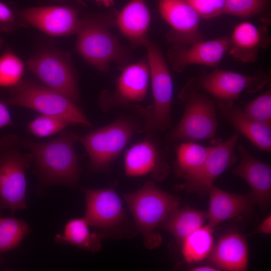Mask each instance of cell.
<instances>
[{
	"label": "cell",
	"mask_w": 271,
	"mask_h": 271,
	"mask_svg": "<svg viewBox=\"0 0 271 271\" xmlns=\"http://www.w3.org/2000/svg\"><path fill=\"white\" fill-rule=\"evenodd\" d=\"M78 137L72 131L64 130L57 137L46 142L23 140L33 156L34 173L43 186H78L81 168L74 147Z\"/></svg>",
	"instance_id": "6da1fadb"
},
{
	"label": "cell",
	"mask_w": 271,
	"mask_h": 271,
	"mask_svg": "<svg viewBox=\"0 0 271 271\" xmlns=\"http://www.w3.org/2000/svg\"><path fill=\"white\" fill-rule=\"evenodd\" d=\"M33 163L32 154L18 135L0 137V211L14 213L27 208L26 172Z\"/></svg>",
	"instance_id": "7a4b0ae2"
},
{
	"label": "cell",
	"mask_w": 271,
	"mask_h": 271,
	"mask_svg": "<svg viewBox=\"0 0 271 271\" xmlns=\"http://www.w3.org/2000/svg\"><path fill=\"white\" fill-rule=\"evenodd\" d=\"M124 198L143 235L145 246L148 249L159 246L162 237L156 229L180 205V198L163 191L151 181L136 191L124 194Z\"/></svg>",
	"instance_id": "3957f363"
},
{
	"label": "cell",
	"mask_w": 271,
	"mask_h": 271,
	"mask_svg": "<svg viewBox=\"0 0 271 271\" xmlns=\"http://www.w3.org/2000/svg\"><path fill=\"white\" fill-rule=\"evenodd\" d=\"M198 80H189L179 94L185 103L183 114L169 134L171 141H195L212 138L217 120L215 100L199 91Z\"/></svg>",
	"instance_id": "277c9868"
},
{
	"label": "cell",
	"mask_w": 271,
	"mask_h": 271,
	"mask_svg": "<svg viewBox=\"0 0 271 271\" xmlns=\"http://www.w3.org/2000/svg\"><path fill=\"white\" fill-rule=\"evenodd\" d=\"M7 106H18L40 113L58 116L72 121L74 125L91 127L83 111L63 94L30 80H22L10 88Z\"/></svg>",
	"instance_id": "5b68a950"
},
{
	"label": "cell",
	"mask_w": 271,
	"mask_h": 271,
	"mask_svg": "<svg viewBox=\"0 0 271 271\" xmlns=\"http://www.w3.org/2000/svg\"><path fill=\"white\" fill-rule=\"evenodd\" d=\"M147 51L153 104L144 112L143 131L163 130L171 123V108L173 86L170 72L160 49L149 40L145 46Z\"/></svg>",
	"instance_id": "8992f818"
},
{
	"label": "cell",
	"mask_w": 271,
	"mask_h": 271,
	"mask_svg": "<svg viewBox=\"0 0 271 271\" xmlns=\"http://www.w3.org/2000/svg\"><path fill=\"white\" fill-rule=\"evenodd\" d=\"M77 34V52L96 69L107 73L111 62L120 66L125 64L127 59L126 52L103 22L91 19L82 20Z\"/></svg>",
	"instance_id": "52a82bcc"
},
{
	"label": "cell",
	"mask_w": 271,
	"mask_h": 271,
	"mask_svg": "<svg viewBox=\"0 0 271 271\" xmlns=\"http://www.w3.org/2000/svg\"><path fill=\"white\" fill-rule=\"evenodd\" d=\"M136 128L131 121L120 118L84 136H79L78 142L88 155L91 169L95 171H107L129 142Z\"/></svg>",
	"instance_id": "ba28073f"
},
{
	"label": "cell",
	"mask_w": 271,
	"mask_h": 271,
	"mask_svg": "<svg viewBox=\"0 0 271 271\" xmlns=\"http://www.w3.org/2000/svg\"><path fill=\"white\" fill-rule=\"evenodd\" d=\"M27 66L45 86L63 94L76 103L79 102L75 73L61 54L53 51L41 52L30 58Z\"/></svg>",
	"instance_id": "9c48e42d"
},
{
	"label": "cell",
	"mask_w": 271,
	"mask_h": 271,
	"mask_svg": "<svg viewBox=\"0 0 271 271\" xmlns=\"http://www.w3.org/2000/svg\"><path fill=\"white\" fill-rule=\"evenodd\" d=\"M238 137L235 133L225 141H213L202 168L196 175L184 180L181 188L200 195L207 193L215 180L236 162L235 149Z\"/></svg>",
	"instance_id": "30bf717a"
},
{
	"label": "cell",
	"mask_w": 271,
	"mask_h": 271,
	"mask_svg": "<svg viewBox=\"0 0 271 271\" xmlns=\"http://www.w3.org/2000/svg\"><path fill=\"white\" fill-rule=\"evenodd\" d=\"M268 80V76L263 71L253 75H246L216 69L198 82L200 87L218 100L233 101L243 92L258 91L266 84Z\"/></svg>",
	"instance_id": "8fae6325"
},
{
	"label": "cell",
	"mask_w": 271,
	"mask_h": 271,
	"mask_svg": "<svg viewBox=\"0 0 271 271\" xmlns=\"http://www.w3.org/2000/svg\"><path fill=\"white\" fill-rule=\"evenodd\" d=\"M229 46L230 38L226 36L189 44H176L169 51L168 58L173 69L179 72L191 65L214 67L220 62Z\"/></svg>",
	"instance_id": "7c38bea8"
},
{
	"label": "cell",
	"mask_w": 271,
	"mask_h": 271,
	"mask_svg": "<svg viewBox=\"0 0 271 271\" xmlns=\"http://www.w3.org/2000/svg\"><path fill=\"white\" fill-rule=\"evenodd\" d=\"M20 17L27 24L52 36L77 34L82 22L76 10L67 6L29 8L22 11Z\"/></svg>",
	"instance_id": "4fadbf2b"
},
{
	"label": "cell",
	"mask_w": 271,
	"mask_h": 271,
	"mask_svg": "<svg viewBox=\"0 0 271 271\" xmlns=\"http://www.w3.org/2000/svg\"><path fill=\"white\" fill-rule=\"evenodd\" d=\"M149 79V68L146 60L127 66L118 79L114 93L110 97L101 99L102 107L108 109L143 101L147 95Z\"/></svg>",
	"instance_id": "5bb4252c"
},
{
	"label": "cell",
	"mask_w": 271,
	"mask_h": 271,
	"mask_svg": "<svg viewBox=\"0 0 271 271\" xmlns=\"http://www.w3.org/2000/svg\"><path fill=\"white\" fill-rule=\"evenodd\" d=\"M124 169L128 177L149 175L156 181L164 180L169 173V167L160 148L150 140L140 141L126 151Z\"/></svg>",
	"instance_id": "9a60e30c"
},
{
	"label": "cell",
	"mask_w": 271,
	"mask_h": 271,
	"mask_svg": "<svg viewBox=\"0 0 271 271\" xmlns=\"http://www.w3.org/2000/svg\"><path fill=\"white\" fill-rule=\"evenodd\" d=\"M81 189L85 199L84 217L90 226L109 228L122 220L124 209L121 200L114 190Z\"/></svg>",
	"instance_id": "2e32d148"
},
{
	"label": "cell",
	"mask_w": 271,
	"mask_h": 271,
	"mask_svg": "<svg viewBox=\"0 0 271 271\" xmlns=\"http://www.w3.org/2000/svg\"><path fill=\"white\" fill-rule=\"evenodd\" d=\"M162 18L174 30L171 39L177 44H189L203 40L199 32L200 16L184 0H159Z\"/></svg>",
	"instance_id": "e0dca14e"
},
{
	"label": "cell",
	"mask_w": 271,
	"mask_h": 271,
	"mask_svg": "<svg viewBox=\"0 0 271 271\" xmlns=\"http://www.w3.org/2000/svg\"><path fill=\"white\" fill-rule=\"evenodd\" d=\"M237 148L240 162L233 173L248 184L256 204L265 209L271 201L270 166L255 158L241 144H238Z\"/></svg>",
	"instance_id": "ac0fdd59"
},
{
	"label": "cell",
	"mask_w": 271,
	"mask_h": 271,
	"mask_svg": "<svg viewBox=\"0 0 271 271\" xmlns=\"http://www.w3.org/2000/svg\"><path fill=\"white\" fill-rule=\"evenodd\" d=\"M208 193L209 202L206 224L213 229L227 220L249 213L256 204L251 191L243 194H234L213 185Z\"/></svg>",
	"instance_id": "d6986e66"
},
{
	"label": "cell",
	"mask_w": 271,
	"mask_h": 271,
	"mask_svg": "<svg viewBox=\"0 0 271 271\" xmlns=\"http://www.w3.org/2000/svg\"><path fill=\"white\" fill-rule=\"evenodd\" d=\"M248 257L245 237L239 232L231 231L218 239L208 258L220 270L244 271L247 268Z\"/></svg>",
	"instance_id": "ffe728a7"
},
{
	"label": "cell",
	"mask_w": 271,
	"mask_h": 271,
	"mask_svg": "<svg viewBox=\"0 0 271 271\" xmlns=\"http://www.w3.org/2000/svg\"><path fill=\"white\" fill-rule=\"evenodd\" d=\"M217 104L222 115L232 124L238 132L259 150L270 152L271 125L251 118L232 101L218 100Z\"/></svg>",
	"instance_id": "44dd1931"
},
{
	"label": "cell",
	"mask_w": 271,
	"mask_h": 271,
	"mask_svg": "<svg viewBox=\"0 0 271 271\" xmlns=\"http://www.w3.org/2000/svg\"><path fill=\"white\" fill-rule=\"evenodd\" d=\"M151 14L145 0H130L117 18L122 34L136 46H145L149 40L148 32Z\"/></svg>",
	"instance_id": "7402d4cb"
},
{
	"label": "cell",
	"mask_w": 271,
	"mask_h": 271,
	"mask_svg": "<svg viewBox=\"0 0 271 271\" xmlns=\"http://www.w3.org/2000/svg\"><path fill=\"white\" fill-rule=\"evenodd\" d=\"M265 30L261 31L250 23L239 24L234 28L230 38L229 54L243 62H255L259 49L265 48L268 43Z\"/></svg>",
	"instance_id": "603a6c76"
},
{
	"label": "cell",
	"mask_w": 271,
	"mask_h": 271,
	"mask_svg": "<svg viewBox=\"0 0 271 271\" xmlns=\"http://www.w3.org/2000/svg\"><path fill=\"white\" fill-rule=\"evenodd\" d=\"M89 223L83 217H76L65 223L62 233L55 236V241L59 244H69L91 252L99 250L103 236L92 232Z\"/></svg>",
	"instance_id": "cb8c5ba5"
},
{
	"label": "cell",
	"mask_w": 271,
	"mask_h": 271,
	"mask_svg": "<svg viewBox=\"0 0 271 271\" xmlns=\"http://www.w3.org/2000/svg\"><path fill=\"white\" fill-rule=\"evenodd\" d=\"M207 213L189 207L175 208L160 224L180 243L188 235L204 225Z\"/></svg>",
	"instance_id": "d4e9b609"
},
{
	"label": "cell",
	"mask_w": 271,
	"mask_h": 271,
	"mask_svg": "<svg viewBox=\"0 0 271 271\" xmlns=\"http://www.w3.org/2000/svg\"><path fill=\"white\" fill-rule=\"evenodd\" d=\"M212 146L204 147L193 141L182 143L176 152V175L187 180L196 175L204 164Z\"/></svg>",
	"instance_id": "484cf974"
},
{
	"label": "cell",
	"mask_w": 271,
	"mask_h": 271,
	"mask_svg": "<svg viewBox=\"0 0 271 271\" xmlns=\"http://www.w3.org/2000/svg\"><path fill=\"white\" fill-rule=\"evenodd\" d=\"M213 230L207 224L204 225L180 242L181 253L185 262H199L208 257L214 244Z\"/></svg>",
	"instance_id": "4316f807"
},
{
	"label": "cell",
	"mask_w": 271,
	"mask_h": 271,
	"mask_svg": "<svg viewBox=\"0 0 271 271\" xmlns=\"http://www.w3.org/2000/svg\"><path fill=\"white\" fill-rule=\"evenodd\" d=\"M30 232L31 228L25 221L4 216L0 212V257L2 254L18 247Z\"/></svg>",
	"instance_id": "83f0119b"
},
{
	"label": "cell",
	"mask_w": 271,
	"mask_h": 271,
	"mask_svg": "<svg viewBox=\"0 0 271 271\" xmlns=\"http://www.w3.org/2000/svg\"><path fill=\"white\" fill-rule=\"evenodd\" d=\"M74 125L70 120L63 117L40 114L28 124L29 131L38 138L48 137Z\"/></svg>",
	"instance_id": "f1b7e54d"
},
{
	"label": "cell",
	"mask_w": 271,
	"mask_h": 271,
	"mask_svg": "<svg viewBox=\"0 0 271 271\" xmlns=\"http://www.w3.org/2000/svg\"><path fill=\"white\" fill-rule=\"evenodd\" d=\"M24 71L23 61L11 51L0 56V87H13L22 80Z\"/></svg>",
	"instance_id": "f546056e"
},
{
	"label": "cell",
	"mask_w": 271,
	"mask_h": 271,
	"mask_svg": "<svg viewBox=\"0 0 271 271\" xmlns=\"http://www.w3.org/2000/svg\"><path fill=\"white\" fill-rule=\"evenodd\" d=\"M243 111L254 120L271 125L270 89L248 103Z\"/></svg>",
	"instance_id": "4dcf8cb0"
},
{
	"label": "cell",
	"mask_w": 271,
	"mask_h": 271,
	"mask_svg": "<svg viewBox=\"0 0 271 271\" xmlns=\"http://www.w3.org/2000/svg\"><path fill=\"white\" fill-rule=\"evenodd\" d=\"M266 0H225L224 13L240 17H248L258 14Z\"/></svg>",
	"instance_id": "1f68e13d"
},
{
	"label": "cell",
	"mask_w": 271,
	"mask_h": 271,
	"mask_svg": "<svg viewBox=\"0 0 271 271\" xmlns=\"http://www.w3.org/2000/svg\"><path fill=\"white\" fill-rule=\"evenodd\" d=\"M200 18L210 19L224 13L225 0H184Z\"/></svg>",
	"instance_id": "d6a6232c"
},
{
	"label": "cell",
	"mask_w": 271,
	"mask_h": 271,
	"mask_svg": "<svg viewBox=\"0 0 271 271\" xmlns=\"http://www.w3.org/2000/svg\"><path fill=\"white\" fill-rule=\"evenodd\" d=\"M16 26V18L12 10L0 1V31L11 32Z\"/></svg>",
	"instance_id": "836d02e7"
},
{
	"label": "cell",
	"mask_w": 271,
	"mask_h": 271,
	"mask_svg": "<svg viewBox=\"0 0 271 271\" xmlns=\"http://www.w3.org/2000/svg\"><path fill=\"white\" fill-rule=\"evenodd\" d=\"M8 106L0 100V129L13 124Z\"/></svg>",
	"instance_id": "e575fe53"
},
{
	"label": "cell",
	"mask_w": 271,
	"mask_h": 271,
	"mask_svg": "<svg viewBox=\"0 0 271 271\" xmlns=\"http://www.w3.org/2000/svg\"><path fill=\"white\" fill-rule=\"evenodd\" d=\"M263 233L265 234H271V216L268 215L258 225L257 228L253 231L252 234Z\"/></svg>",
	"instance_id": "d590c367"
},
{
	"label": "cell",
	"mask_w": 271,
	"mask_h": 271,
	"mask_svg": "<svg viewBox=\"0 0 271 271\" xmlns=\"http://www.w3.org/2000/svg\"><path fill=\"white\" fill-rule=\"evenodd\" d=\"M192 271H219L218 268L213 265H200L195 266L191 269Z\"/></svg>",
	"instance_id": "8d00e7d4"
},
{
	"label": "cell",
	"mask_w": 271,
	"mask_h": 271,
	"mask_svg": "<svg viewBox=\"0 0 271 271\" xmlns=\"http://www.w3.org/2000/svg\"><path fill=\"white\" fill-rule=\"evenodd\" d=\"M99 4L102 5L106 7H112L114 4V0H94Z\"/></svg>",
	"instance_id": "74e56055"
},
{
	"label": "cell",
	"mask_w": 271,
	"mask_h": 271,
	"mask_svg": "<svg viewBox=\"0 0 271 271\" xmlns=\"http://www.w3.org/2000/svg\"><path fill=\"white\" fill-rule=\"evenodd\" d=\"M3 45H4V40L3 38H2V37L0 36V49L3 47Z\"/></svg>",
	"instance_id": "f35d334b"
},
{
	"label": "cell",
	"mask_w": 271,
	"mask_h": 271,
	"mask_svg": "<svg viewBox=\"0 0 271 271\" xmlns=\"http://www.w3.org/2000/svg\"><path fill=\"white\" fill-rule=\"evenodd\" d=\"M1 261H2V259H1V258L0 257V264L1 263Z\"/></svg>",
	"instance_id": "ab89813d"
}]
</instances>
